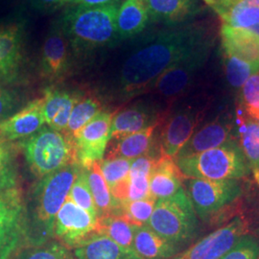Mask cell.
I'll list each match as a JSON object with an SVG mask.
<instances>
[{
    "instance_id": "obj_45",
    "label": "cell",
    "mask_w": 259,
    "mask_h": 259,
    "mask_svg": "<svg viewBox=\"0 0 259 259\" xmlns=\"http://www.w3.org/2000/svg\"><path fill=\"white\" fill-rule=\"evenodd\" d=\"M229 1H232V0H208L207 6L211 7L213 4H215V3H222V2H229Z\"/></svg>"
},
{
    "instance_id": "obj_18",
    "label": "cell",
    "mask_w": 259,
    "mask_h": 259,
    "mask_svg": "<svg viewBox=\"0 0 259 259\" xmlns=\"http://www.w3.org/2000/svg\"><path fill=\"white\" fill-rule=\"evenodd\" d=\"M150 22L168 27L190 23L206 10L203 0H147Z\"/></svg>"
},
{
    "instance_id": "obj_13",
    "label": "cell",
    "mask_w": 259,
    "mask_h": 259,
    "mask_svg": "<svg viewBox=\"0 0 259 259\" xmlns=\"http://www.w3.org/2000/svg\"><path fill=\"white\" fill-rule=\"evenodd\" d=\"M99 219L80 207L67 196L57 214L54 224V237L68 248L98 235Z\"/></svg>"
},
{
    "instance_id": "obj_26",
    "label": "cell",
    "mask_w": 259,
    "mask_h": 259,
    "mask_svg": "<svg viewBox=\"0 0 259 259\" xmlns=\"http://www.w3.org/2000/svg\"><path fill=\"white\" fill-rule=\"evenodd\" d=\"M162 120L138 133L112 140L113 144L110 147L107 158L122 157L134 160L137 157L147 155L152 148L156 130Z\"/></svg>"
},
{
    "instance_id": "obj_21",
    "label": "cell",
    "mask_w": 259,
    "mask_h": 259,
    "mask_svg": "<svg viewBox=\"0 0 259 259\" xmlns=\"http://www.w3.org/2000/svg\"><path fill=\"white\" fill-rule=\"evenodd\" d=\"M185 178L175 158L160 155L149 179L150 195L156 200L170 198L184 187Z\"/></svg>"
},
{
    "instance_id": "obj_38",
    "label": "cell",
    "mask_w": 259,
    "mask_h": 259,
    "mask_svg": "<svg viewBox=\"0 0 259 259\" xmlns=\"http://www.w3.org/2000/svg\"><path fill=\"white\" fill-rule=\"evenodd\" d=\"M240 101L247 115L256 121L259 116V70L242 85Z\"/></svg>"
},
{
    "instance_id": "obj_10",
    "label": "cell",
    "mask_w": 259,
    "mask_h": 259,
    "mask_svg": "<svg viewBox=\"0 0 259 259\" xmlns=\"http://www.w3.org/2000/svg\"><path fill=\"white\" fill-rule=\"evenodd\" d=\"M26 62V23L19 18L0 21V83L12 85Z\"/></svg>"
},
{
    "instance_id": "obj_6",
    "label": "cell",
    "mask_w": 259,
    "mask_h": 259,
    "mask_svg": "<svg viewBox=\"0 0 259 259\" xmlns=\"http://www.w3.org/2000/svg\"><path fill=\"white\" fill-rule=\"evenodd\" d=\"M147 226L180 248L194 239L198 232L197 214L184 187L170 198L157 200Z\"/></svg>"
},
{
    "instance_id": "obj_35",
    "label": "cell",
    "mask_w": 259,
    "mask_h": 259,
    "mask_svg": "<svg viewBox=\"0 0 259 259\" xmlns=\"http://www.w3.org/2000/svg\"><path fill=\"white\" fill-rule=\"evenodd\" d=\"M225 72L227 80L233 89H241L250 76L258 71L253 65L241 61L234 56L224 53Z\"/></svg>"
},
{
    "instance_id": "obj_8",
    "label": "cell",
    "mask_w": 259,
    "mask_h": 259,
    "mask_svg": "<svg viewBox=\"0 0 259 259\" xmlns=\"http://www.w3.org/2000/svg\"><path fill=\"white\" fill-rule=\"evenodd\" d=\"M25 208L19 187L0 191V259H13L28 244Z\"/></svg>"
},
{
    "instance_id": "obj_36",
    "label": "cell",
    "mask_w": 259,
    "mask_h": 259,
    "mask_svg": "<svg viewBox=\"0 0 259 259\" xmlns=\"http://www.w3.org/2000/svg\"><path fill=\"white\" fill-rule=\"evenodd\" d=\"M68 197L77 205H79L88 212L91 213L94 217L98 218L97 209L94 204L93 194H92L89 182H88V178H87V171L82 166L79 170L74 183L70 188Z\"/></svg>"
},
{
    "instance_id": "obj_42",
    "label": "cell",
    "mask_w": 259,
    "mask_h": 259,
    "mask_svg": "<svg viewBox=\"0 0 259 259\" xmlns=\"http://www.w3.org/2000/svg\"><path fill=\"white\" fill-rule=\"evenodd\" d=\"M157 159L148 155L135 158L131 164L129 176H151Z\"/></svg>"
},
{
    "instance_id": "obj_14",
    "label": "cell",
    "mask_w": 259,
    "mask_h": 259,
    "mask_svg": "<svg viewBox=\"0 0 259 259\" xmlns=\"http://www.w3.org/2000/svg\"><path fill=\"white\" fill-rule=\"evenodd\" d=\"M74 54L59 21L48 31L39 54V70L49 82L65 78L73 66Z\"/></svg>"
},
{
    "instance_id": "obj_27",
    "label": "cell",
    "mask_w": 259,
    "mask_h": 259,
    "mask_svg": "<svg viewBox=\"0 0 259 259\" xmlns=\"http://www.w3.org/2000/svg\"><path fill=\"white\" fill-rule=\"evenodd\" d=\"M84 169L98 218L114 214L119 204L111 195V189L103 176L99 162H95Z\"/></svg>"
},
{
    "instance_id": "obj_39",
    "label": "cell",
    "mask_w": 259,
    "mask_h": 259,
    "mask_svg": "<svg viewBox=\"0 0 259 259\" xmlns=\"http://www.w3.org/2000/svg\"><path fill=\"white\" fill-rule=\"evenodd\" d=\"M259 241L244 235L220 259H258Z\"/></svg>"
},
{
    "instance_id": "obj_41",
    "label": "cell",
    "mask_w": 259,
    "mask_h": 259,
    "mask_svg": "<svg viewBox=\"0 0 259 259\" xmlns=\"http://www.w3.org/2000/svg\"><path fill=\"white\" fill-rule=\"evenodd\" d=\"M149 179L150 177L147 176L128 177L125 202L137 201L150 197Z\"/></svg>"
},
{
    "instance_id": "obj_47",
    "label": "cell",
    "mask_w": 259,
    "mask_h": 259,
    "mask_svg": "<svg viewBox=\"0 0 259 259\" xmlns=\"http://www.w3.org/2000/svg\"><path fill=\"white\" fill-rule=\"evenodd\" d=\"M204 1V3L207 5V2H208V0H203Z\"/></svg>"
},
{
    "instance_id": "obj_37",
    "label": "cell",
    "mask_w": 259,
    "mask_h": 259,
    "mask_svg": "<svg viewBox=\"0 0 259 259\" xmlns=\"http://www.w3.org/2000/svg\"><path fill=\"white\" fill-rule=\"evenodd\" d=\"M132 161L127 158L115 157L102 159L99 162L103 176L111 190L127 181Z\"/></svg>"
},
{
    "instance_id": "obj_48",
    "label": "cell",
    "mask_w": 259,
    "mask_h": 259,
    "mask_svg": "<svg viewBox=\"0 0 259 259\" xmlns=\"http://www.w3.org/2000/svg\"><path fill=\"white\" fill-rule=\"evenodd\" d=\"M259 259V258H258Z\"/></svg>"
},
{
    "instance_id": "obj_9",
    "label": "cell",
    "mask_w": 259,
    "mask_h": 259,
    "mask_svg": "<svg viewBox=\"0 0 259 259\" xmlns=\"http://www.w3.org/2000/svg\"><path fill=\"white\" fill-rule=\"evenodd\" d=\"M183 183L195 212L203 220L232 204L242 194L238 180L212 181L185 177Z\"/></svg>"
},
{
    "instance_id": "obj_1",
    "label": "cell",
    "mask_w": 259,
    "mask_h": 259,
    "mask_svg": "<svg viewBox=\"0 0 259 259\" xmlns=\"http://www.w3.org/2000/svg\"><path fill=\"white\" fill-rule=\"evenodd\" d=\"M215 34L211 23L194 21L161 31L137 47L121 65L116 93L130 100L151 92L157 78L171 65Z\"/></svg>"
},
{
    "instance_id": "obj_17",
    "label": "cell",
    "mask_w": 259,
    "mask_h": 259,
    "mask_svg": "<svg viewBox=\"0 0 259 259\" xmlns=\"http://www.w3.org/2000/svg\"><path fill=\"white\" fill-rule=\"evenodd\" d=\"M45 95L27 103L13 115L0 121V139L9 142L23 140L45 126Z\"/></svg>"
},
{
    "instance_id": "obj_12",
    "label": "cell",
    "mask_w": 259,
    "mask_h": 259,
    "mask_svg": "<svg viewBox=\"0 0 259 259\" xmlns=\"http://www.w3.org/2000/svg\"><path fill=\"white\" fill-rule=\"evenodd\" d=\"M116 111H100L72 137L76 162L83 167L100 162L111 140L112 118Z\"/></svg>"
},
{
    "instance_id": "obj_22",
    "label": "cell",
    "mask_w": 259,
    "mask_h": 259,
    "mask_svg": "<svg viewBox=\"0 0 259 259\" xmlns=\"http://www.w3.org/2000/svg\"><path fill=\"white\" fill-rule=\"evenodd\" d=\"M150 23L147 0H123L120 3L116 26L119 39L136 37Z\"/></svg>"
},
{
    "instance_id": "obj_5",
    "label": "cell",
    "mask_w": 259,
    "mask_h": 259,
    "mask_svg": "<svg viewBox=\"0 0 259 259\" xmlns=\"http://www.w3.org/2000/svg\"><path fill=\"white\" fill-rule=\"evenodd\" d=\"M20 147L28 166L39 179L76 162L72 139L48 126L21 140Z\"/></svg>"
},
{
    "instance_id": "obj_40",
    "label": "cell",
    "mask_w": 259,
    "mask_h": 259,
    "mask_svg": "<svg viewBox=\"0 0 259 259\" xmlns=\"http://www.w3.org/2000/svg\"><path fill=\"white\" fill-rule=\"evenodd\" d=\"M21 106L22 99L19 93L9 84L0 83V121L16 113Z\"/></svg>"
},
{
    "instance_id": "obj_3",
    "label": "cell",
    "mask_w": 259,
    "mask_h": 259,
    "mask_svg": "<svg viewBox=\"0 0 259 259\" xmlns=\"http://www.w3.org/2000/svg\"><path fill=\"white\" fill-rule=\"evenodd\" d=\"M81 166L72 162L39 179L25 201L29 246L44 244L54 236L56 216L68 196Z\"/></svg>"
},
{
    "instance_id": "obj_32",
    "label": "cell",
    "mask_w": 259,
    "mask_h": 259,
    "mask_svg": "<svg viewBox=\"0 0 259 259\" xmlns=\"http://www.w3.org/2000/svg\"><path fill=\"white\" fill-rule=\"evenodd\" d=\"M13 259H75V257L70 248L65 244L58 240H50L19 250Z\"/></svg>"
},
{
    "instance_id": "obj_16",
    "label": "cell",
    "mask_w": 259,
    "mask_h": 259,
    "mask_svg": "<svg viewBox=\"0 0 259 259\" xmlns=\"http://www.w3.org/2000/svg\"><path fill=\"white\" fill-rule=\"evenodd\" d=\"M167 111H161L156 104L139 100L116 111L111 127V140L138 133L162 120Z\"/></svg>"
},
{
    "instance_id": "obj_34",
    "label": "cell",
    "mask_w": 259,
    "mask_h": 259,
    "mask_svg": "<svg viewBox=\"0 0 259 259\" xmlns=\"http://www.w3.org/2000/svg\"><path fill=\"white\" fill-rule=\"evenodd\" d=\"M82 97V94L76 92H66L60 90H49L45 94L44 116L46 124L49 125L56 115L68 107H74Z\"/></svg>"
},
{
    "instance_id": "obj_44",
    "label": "cell",
    "mask_w": 259,
    "mask_h": 259,
    "mask_svg": "<svg viewBox=\"0 0 259 259\" xmlns=\"http://www.w3.org/2000/svg\"><path fill=\"white\" fill-rule=\"evenodd\" d=\"M113 0H72L71 4L72 5H102V4H107L109 2H111Z\"/></svg>"
},
{
    "instance_id": "obj_24",
    "label": "cell",
    "mask_w": 259,
    "mask_h": 259,
    "mask_svg": "<svg viewBox=\"0 0 259 259\" xmlns=\"http://www.w3.org/2000/svg\"><path fill=\"white\" fill-rule=\"evenodd\" d=\"M134 249L143 259H170L181 248L145 225L135 227Z\"/></svg>"
},
{
    "instance_id": "obj_31",
    "label": "cell",
    "mask_w": 259,
    "mask_h": 259,
    "mask_svg": "<svg viewBox=\"0 0 259 259\" xmlns=\"http://www.w3.org/2000/svg\"><path fill=\"white\" fill-rule=\"evenodd\" d=\"M19 172L13 142L0 139V191L19 187Z\"/></svg>"
},
{
    "instance_id": "obj_30",
    "label": "cell",
    "mask_w": 259,
    "mask_h": 259,
    "mask_svg": "<svg viewBox=\"0 0 259 259\" xmlns=\"http://www.w3.org/2000/svg\"><path fill=\"white\" fill-rule=\"evenodd\" d=\"M239 145L259 185V135L256 121L250 117L243 121L239 130Z\"/></svg>"
},
{
    "instance_id": "obj_2",
    "label": "cell",
    "mask_w": 259,
    "mask_h": 259,
    "mask_svg": "<svg viewBox=\"0 0 259 259\" xmlns=\"http://www.w3.org/2000/svg\"><path fill=\"white\" fill-rule=\"evenodd\" d=\"M120 0L102 5H73L59 19L74 57H87L119 39L116 19Z\"/></svg>"
},
{
    "instance_id": "obj_25",
    "label": "cell",
    "mask_w": 259,
    "mask_h": 259,
    "mask_svg": "<svg viewBox=\"0 0 259 259\" xmlns=\"http://www.w3.org/2000/svg\"><path fill=\"white\" fill-rule=\"evenodd\" d=\"M211 7L225 24L246 29L259 24V0H232Z\"/></svg>"
},
{
    "instance_id": "obj_46",
    "label": "cell",
    "mask_w": 259,
    "mask_h": 259,
    "mask_svg": "<svg viewBox=\"0 0 259 259\" xmlns=\"http://www.w3.org/2000/svg\"><path fill=\"white\" fill-rule=\"evenodd\" d=\"M256 124H257V132H258V135H259V116L258 118L256 119Z\"/></svg>"
},
{
    "instance_id": "obj_33",
    "label": "cell",
    "mask_w": 259,
    "mask_h": 259,
    "mask_svg": "<svg viewBox=\"0 0 259 259\" xmlns=\"http://www.w3.org/2000/svg\"><path fill=\"white\" fill-rule=\"evenodd\" d=\"M157 200L152 196L145 199L119 203L114 214H120L137 227L147 225L154 211Z\"/></svg>"
},
{
    "instance_id": "obj_15",
    "label": "cell",
    "mask_w": 259,
    "mask_h": 259,
    "mask_svg": "<svg viewBox=\"0 0 259 259\" xmlns=\"http://www.w3.org/2000/svg\"><path fill=\"white\" fill-rule=\"evenodd\" d=\"M247 231V223L236 217L170 259H220Z\"/></svg>"
},
{
    "instance_id": "obj_19",
    "label": "cell",
    "mask_w": 259,
    "mask_h": 259,
    "mask_svg": "<svg viewBox=\"0 0 259 259\" xmlns=\"http://www.w3.org/2000/svg\"><path fill=\"white\" fill-rule=\"evenodd\" d=\"M232 140H234L232 116L230 113L222 114L197 130L175 158L198 155Z\"/></svg>"
},
{
    "instance_id": "obj_7",
    "label": "cell",
    "mask_w": 259,
    "mask_h": 259,
    "mask_svg": "<svg viewBox=\"0 0 259 259\" xmlns=\"http://www.w3.org/2000/svg\"><path fill=\"white\" fill-rule=\"evenodd\" d=\"M215 34L207 37L192 52L171 65L157 78L151 92L166 101H173L188 91L198 72L209 59L215 46Z\"/></svg>"
},
{
    "instance_id": "obj_28",
    "label": "cell",
    "mask_w": 259,
    "mask_h": 259,
    "mask_svg": "<svg viewBox=\"0 0 259 259\" xmlns=\"http://www.w3.org/2000/svg\"><path fill=\"white\" fill-rule=\"evenodd\" d=\"M99 219L98 233L127 249H134L135 225L120 214H111Z\"/></svg>"
},
{
    "instance_id": "obj_23",
    "label": "cell",
    "mask_w": 259,
    "mask_h": 259,
    "mask_svg": "<svg viewBox=\"0 0 259 259\" xmlns=\"http://www.w3.org/2000/svg\"><path fill=\"white\" fill-rule=\"evenodd\" d=\"M76 259H143L135 250L124 248L105 235H95L74 248Z\"/></svg>"
},
{
    "instance_id": "obj_4",
    "label": "cell",
    "mask_w": 259,
    "mask_h": 259,
    "mask_svg": "<svg viewBox=\"0 0 259 259\" xmlns=\"http://www.w3.org/2000/svg\"><path fill=\"white\" fill-rule=\"evenodd\" d=\"M186 178L212 181L239 180L250 173V168L237 141L232 140L191 157L175 158Z\"/></svg>"
},
{
    "instance_id": "obj_29",
    "label": "cell",
    "mask_w": 259,
    "mask_h": 259,
    "mask_svg": "<svg viewBox=\"0 0 259 259\" xmlns=\"http://www.w3.org/2000/svg\"><path fill=\"white\" fill-rule=\"evenodd\" d=\"M102 103L93 95L82 96L75 104L64 134L70 139L102 111Z\"/></svg>"
},
{
    "instance_id": "obj_11",
    "label": "cell",
    "mask_w": 259,
    "mask_h": 259,
    "mask_svg": "<svg viewBox=\"0 0 259 259\" xmlns=\"http://www.w3.org/2000/svg\"><path fill=\"white\" fill-rule=\"evenodd\" d=\"M206 106L190 104L172 113L166 112L160 133V152L175 158L204 119Z\"/></svg>"
},
{
    "instance_id": "obj_43",
    "label": "cell",
    "mask_w": 259,
    "mask_h": 259,
    "mask_svg": "<svg viewBox=\"0 0 259 259\" xmlns=\"http://www.w3.org/2000/svg\"><path fill=\"white\" fill-rule=\"evenodd\" d=\"M72 0H32L33 7L44 12H51L59 9L67 4H71Z\"/></svg>"
},
{
    "instance_id": "obj_20",
    "label": "cell",
    "mask_w": 259,
    "mask_h": 259,
    "mask_svg": "<svg viewBox=\"0 0 259 259\" xmlns=\"http://www.w3.org/2000/svg\"><path fill=\"white\" fill-rule=\"evenodd\" d=\"M223 51L247 62L259 70V36L250 29L223 23L220 29Z\"/></svg>"
}]
</instances>
